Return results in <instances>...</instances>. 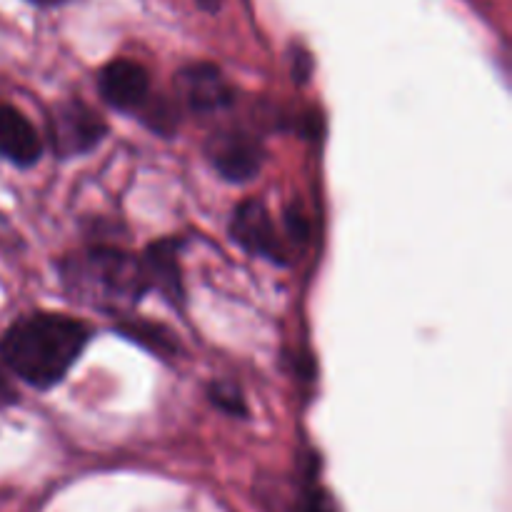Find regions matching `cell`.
Here are the masks:
<instances>
[{
	"label": "cell",
	"instance_id": "6da1fadb",
	"mask_svg": "<svg viewBox=\"0 0 512 512\" xmlns=\"http://www.w3.org/2000/svg\"><path fill=\"white\" fill-rule=\"evenodd\" d=\"M90 343L83 320L60 313L20 318L0 340V358L8 373L40 390L58 385Z\"/></svg>",
	"mask_w": 512,
	"mask_h": 512
},
{
	"label": "cell",
	"instance_id": "7a4b0ae2",
	"mask_svg": "<svg viewBox=\"0 0 512 512\" xmlns=\"http://www.w3.org/2000/svg\"><path fill=\"white\" fill-rule=\"evenodd\" d=\"M60 275L78 303L105 313H125L148 293L143 260L118 248H90L70 255Z\"/></svg>",
	"mask_w": 512,
	"mask_h": 512
},
{
	"label": "cell",
	"instance_id": "3957f363",
	"mask_svg": "<svg viewBox=\"0 0 512 512\" xmlns=\"http://www.w3.org/2000/svg\"><path fill=\"white\" fill-rule=\"evenodd\" d=\"M50 145L60 158L90 153L103 140L105 123L83 100H65L50 113Z\"/></svg>",
	"mask_w": 512,
	"mask_h": 512
},
{
	"label": "cell",
	"instance_id": "277c9868",
	"mask_svg": "<svg viewBox=\"0 0 512 512\" xmlns=\"http://www.w3.org/2000/svg\"><path fill=\"white\" fill-rule=\"evenodd\" d=\"M230 235L250 255L285 263L283 238H278V230H275L268 208L258 200H245L235 208L233 220H230Z\"/></svg>",
	"mask_w": 512,
	"mask_h": 512
},
{
	"label": "cell",
	"instance_id": "5b68a950",
	"mask_svg": "<svg viewBox=\"0 0 512 512\" xmlns=\"http://www.w3.org/2000/svg\"><path fill=\"white\" fill-rule=\"evenodd\" d=\"M208 155L213 168L228 180H250L263 165V145L245 130H220L210 135Z\"/></svg>",
	"mask_w": 512,
	"mask_h": 512
},
{
	"label": "cell",
	"instance_id": "8992f818",
	"mask_svg": "<svg viewBox=\"0 0 512 512\" xmlns=\"http://www.w3.org/2000/svg\"><path fill=\"white\" fill-rule=\"evenodd\" d=\"M178 93L193 113L210 115L233 105V88L215 65L195 63L178 73Z\"/></svg>",
	"mask_w": 512,
	"mask_h": 512
},
{
	"label": "cell",
	"instance_id": "52a82bcc",
	"mask_svg": "<svg viewBox=\"0 0 512 512\" xmlns=\"http://www.w3.org/2000/svg\"><path fill=\"white\" fill-rule=\"evenodd\" d=\"M98 90L108 105L123 113L143 108L150 95V75L140 63L118 58L105 65L98 75Z\"/></svg>",
	"mask_w": 512,
	"mask_h": 512
},
{
	"label": "cell",
	"instance_id": "ba28073f",
	"mask_svg": "<svg viewBox=\"0 0 512 512\" xmlns=\"http://www.w3.org/2000/svg\"><path fill=\"white\" fill-rule=\"evenodd\" d=\"M43 155V138L13 105H0V158L18 168H30Z\"/></svg>",
	"mask_w": 512,
	"mask_h": 512
},
{
	"label": "cell",
	"instance_id": "9c48e42d",
	"mask_svg": "<svg viewBox=\"0 0 512 512\" xmlns=\"http://www.w3.org/2000/svg\"><path fill=\"white\" fill-rule=\"evenodd\" d=\"M143 270L148 278V288L160 290L168 300L183 298V283H180L178 268V243L175 240H160L150 245L145 253Z\"/></svg>",
	"mask_w": 512,
	"mask_h": 512
},
{
	"label": "cell",
	"instance_id": "30bf717a",
	"mask_svg": "<svg viewBox=\"0 0 512 512\" xmlns=\"http://www.w3.org/2000/svg\"><path fill=\"white\" fill-rule=\"evenodd\" d=\"M210 400H213L218 408H223L225 413H235V415H243L245 413V405L243 398H240L238 390L233 385H225V383H215L210 388Z\"/></svg>",
	"mask_w": 512,
	"mask_h": 512
},
{
	"label": "cell",
	"instance_id": "8fae6325",
	"mask_svg": "<svg viewBox=\"0 0 512 512\" xmlns=\"http://www.w3.org/2000/svg\"><path fill=\"white\" fill-rule=\"evenodd\" d=\"M300 512H338V510H335L333 498H330L325 490L313 488V490H308V495H305Z\"/></svg>",
	"mask_w": 512,
	"mask_h": 512
},
{
	"label": "cell",
	"instance_id": "7c38bea8",
	"mask_svg": "<svg viewBox=\"0 0 512 512\" xmlns=\"http://www.w3.org/2000/svg\"><path fill=\"white\" fill-rule=\"evenodd\" d=\"M15 403V388L8 378V368L0 363V405Z\"/></svg>",
	"mask_w": 512,
	"mask_h": 512
},
{
	"label": "cell",
	"instance_id": "4fadbf2b",
	"mask_svg": "<svg viewBox=\"0 0 512 512\" xmlns=\"http://www.w3.org/2000/svg\"><path fill=\"white\" fill-rule=\"evenodd\" d=\"M28 3H33V5H40V8H50V5L68 3V0H28Z\"/></svg>",
	"mask_w": 512,
	"mask_h": 512
},
{
	"label": "cell",
	"instance_id": "5bb4252c",
	"mask_svg": "<svg viewBox=\"0 0 512 512\" xmlns=\"http://www.w3.org/2000/svg\"><path fill=\"white\" fill-rule=\"evenodd\" d=\"M200 5H203L205 10H218V5H220V0H198Z\"/></svg>",
	"mask_w": 512,
	"mask_h": 512
}]
</instances>
